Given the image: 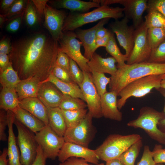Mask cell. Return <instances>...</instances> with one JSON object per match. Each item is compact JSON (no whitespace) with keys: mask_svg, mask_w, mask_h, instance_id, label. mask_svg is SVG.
I'll use <instances>...</instances> for the list:
<instances>
[{"mask_svg":"<svg viewBox=\"0 0 165 165\" xmlns=\"http://www.w3.org/2000/svg\"><path fill=\"white\" fill-rule=\"evenodd\" d=\"M59 48L51 36L37 33L12 43L9 56L21 80L35 77L42 82L55 66Z\"/></svg>","mask_w":165,"mask_h":165,"instance_id":"1","label":"cell"},{"mask_svg":"<svg viewBox=\"0 0 165 165\" xmlns=\"http://www.w3.org/2000/svg\"><path fill=\"white\" fill-rule=\"evenodd\" d=\"M117 68L115 74L111 76L109 88V91L115 92L117 94L134 80L151 75L165 74V63L147 61L130 65L126 64Z\"/></svg>","mask_w":165,"mask_h":165,"instance_id":"2","label":"cell"},{"mask_svg":"<svg viewBox=\"0 0 165 165\" xmlns=\"http://www.w3.org/2000/svg\"><path fill=\"white\" fill-rule=\"evenodd\" d=\"M124 10V8L102 5L89 12H70L65 20L63 31H72L86 24L105 18L118 20L123 16Z\"/></svg>","mask_w":165,"mask_h":165,"instance_id":"3","label":"cell"},{"mask_svg":"<svg viewBox=\"0 0 165 165\" xmlns=\"http://www.w3.org/2000/svg\"><path fill=\"white\" fill-rule=\"evenodd\" d=\"M164 117L163 112H159L151 107L144 106L140 109L138 117L129 121L127 125L135 128L142 129L151 138L165 145V133L158 127L159 122Z\"/></svg>","mask_w":165,"mask_h":165,"instance_id":"4","label":"cell"},{"mask_svg":"<svg viewBox=\"0 0 165 165\" xmlns=\"http://www.w3.org/2000/svg\"><path fill=\"white\" fill-rule=\"evenodd\" d=\"M141 138L138 134H111L95 151L99 160L106 162L117 159L132 145Z\"/></svg>","mask_w":165,"mask_h":165,"instance_id":"5","label":"cell"},{"mask_svg":"<svg viewBox=\"0 0 165 165\" xmlns=\"http://www.w3.org/2000/svg\"><path fill=\"white\" fill-rule=\"evenodd\" d=\"M163 75H151L134 80L126 86L118 94L117 105L120 110L131 97H141L149 93L153 89L160 87Z\"/></svg>","mask_w":165,"mask_h":165,"instance_id":"6","label":"cell"},{"mask_svg":"<svg viewBox=\"0 0 165 165\" xmlns=\"http://www.w3.org/2000/svg\"><path fill=\"white\" fill-rule=\"evenodd\" d=\"M14 124L18 131L17 140L21 163L22 165H31L36 158L38 146L35 135L15 118Z\"/></svg>","mask_w":165,"mask_h":165,"instance_id":"7","label":"cell"},{"mask_svg":"<svg viewBox=\"0 0 165 165\" xmlns=\"http://www.w3.org/2000/svg\"><path fill=\"white\" fill-rule=\"evenodd\" d=\"M93 116L88 112L86 116L78 125L68 128L63 136L65 142L75 143L88 148L97 133L93 124Z\"/></svg>","mask_w":165,"mask_h":165,"instance_id":"8","label":"cell"},{"mask_svg":"<svg viewBox=\"0 0 165 165\" xmlns=\"http://www.w3.org/2000/svg\"><path fill=\"white\" fill-rule=\"evenodd\" d=\"M61 50L75 61L83 72L91 73L86 59L81 52L82 45L72 31H63L58 41Z\"/></svg>","mask_w":165,"mask_h":165,"instance_id":"9","label":"cell"},{"mask_svg":"<svg viewBox=\"0 0 165 165\" xmlns=\"http://www.w3.org/2000/svg\"><path fill=\"white\" fill-rule=\"evenodd\" d=\"M35 139L47 158L54 160L65 142L64 137L58 135L48 125L35 134Z\"/></svg>","mask_w":165,"mask_h":165,"instance_id":"10","label":"cell"},{"mask_svg":"<svg viewBox=\"0 0 165 165\" xmlns=\"http://www.w3.org/2000/svg\"><path fill=\"white\" fill-rule=\"evenodd\" d=\"M148 28L144 21L134 31V47L126 64L147 62L150 55L151 49L148 40Z\"/></svg>","mask_w":165,"mask_h":165,"instance_id":"11","label":"cell"},{"mask_svg":"<svg viewBox=\"0 0 165 165\" xmlns=\"http://www.w3.org/2000/svg\"><path fill=\"white\" fill-rule=\"evenodd\" d=\"M101 6L119 4L124 6L125 16L132 20L135 29L144 22L142 15L147 7V0H95Z\"/></svg>","mask_w":165,"mask_h":165,"instance_id":"12","label":"cell"},{"mask_svg":"<svg viewBox=\"0 0 165 165\" xmlns=\"http://www.w3.org/2000/svg\"><path fill=\"white\" fill-rule=\"evenodd\" d=\"M83 72L84 80L79 86L87 105L88 112L93 118H101L103 117L101 106V96L92 82L91 73Z\"/></svg>","mask_w":165,"mask_h":165,"instance_id":"13","label":"cell"},{"mask_svg":"<svg viewBox=\"0 0 165 165\" xmlns=\"http://www.w3.org/2000/svg\"><path fill=\"white\" fill-rule=\"evenodd\" d=\"M129 21V19L125 16L121 20H115L110 24L111 31L116 35L120 46L125 51V55L127 58L134 47L135 29L133 25H128Z\"/></svg>","mask_w":165,"mask_h":165,"instance_id":"14","label":"cell"},{"mask_svg":"<svg viewBox=\"0 0 165 165\" xmlns=\"http://www.w3.org/2000/svg\"><path fill=\"white\" fill-rule=\"evenodd\" d=\"M67 16L65 11L46 5L44 13L45 25L56 42H58L63 33V27Z\"/></svg>","mask_w":165,"mask_h":165,"instance_id":"15","label":"cell"},{"mask_svg":"<svg viewBox=\"0 0 165 165\" xmlns=\"http://www.w3.org/2000/svg\"><path fill=\"white\" fill-rule=\"evenodd\" d=\"M71 157L83 158L94 164H98L99 162V159L95 150L75 143L65 142L58 154V160L62 163Z\"/></svg>","mask_w":165,"mask_h":165,"instance_id":"16","label":"cell"},{"mask_svg":"<svg viewBox=\"0 0 165 165\" xmlns=\"http://www.w3.org/2000/svg\"><path fill=\"white\" fill-rule=\"evenodd\" d=\"M109 19H103L90 28L86 29H79L75 32L76 38L80 41L83 46V55L87 59L89 60L95 52L96 34L97 31L104 27L108 23Z\"/></svg>","mask_w":165,"mask_h":165,"instance_id":"17","label":"cell"},{"mask_svg":"<svg viewBox=\"0 0 165 165\" xmlns=\"http://www.w3.org/2000/svg\"><path fill=\"white\" fill-rule=\"evenodd\" d=\"M63 96L64 94L53 83L40 82L37 97L47 108L58 107Z\"/></svg>","mask_w":165,"mask_h":165,"instance_id":"18","label":"cell"},{"mask_svg":"<svg viewBox=\"0 0 165 165\" xmlns=\"http://www.w3.org/2000/svg\"><path fill=\"white\" fill-rule=\"evenodd\" d=\"M117 96L118 94L115 92H107L101 97V106L103 116L120 121L123 116L118 107Z\"/></svg>","mask_w":165,"mask_h":165,"instance_id":"19","label":"cell"},{"mask_svg":"<svg viewBox=\"0 0 165 165\" xmlns=\"http://www.w3.org/2000/svg\"><path fill=\"white\" fill-rule=\"evenodd\" d=\"M8 137V165H22L20 154L16 143L13 128L15 117L12 111H7Z\"/></svg>","mask_w":165,"mask_h":165,"instance_id":"20","label":"cell"},{"mask_svg":"<svg viewBox=\"0 0 165 165\" xmlns=\"http://www.w3.org/2000/svg\"><path fill=\"white\" fill-rule=\"evenodd\" d=\"M115 59L112 57L104 58L95 52L89 60L88 64L91 73L94 71L101 73L114 75L117 70Z\"/></svg>","mask_w":165,"mask_h":165,"instance_id":"21","label":"cell"},{"mask_svg":"<svg viewBox=\"0 0 165 165\" xmlns=\"http://www.w3.org/2000/svg\"><path fill=\"white\" fill-rule=\"evenodd\" d=\"M52 6L57 9H65L71 12L86 13L91 8H97L101 5L94 0L85 1L80 0H56L49 1Z\"/></svg>","mask_w":165,"mask_h":165,"instance_id":"22","label":"cell"},{"mask_svg":"<svg viewBox=\"0 0 165 165\" xmlns=\"http://www.w3.org/2000/svg\"><path fill=\"white\" fill-rule=\"evenodd\" d=\"M19 106L49 125L47 108L38 98L32 97L19 100Z\"/></svg>","mask_w":165,"mask_h":165,"instance_id":"23","label":"cell"},{"mask_svg":"<svg viewBox=\"0 0 165 165\" xmlns=\"http://www.w3.org/2000/svg\"><path fill=\"white\" fill-rule=\"evenodd\" d=\"M12 112L16 119L35 134L41 130L46 125L41 120L19 106Z\"/></svg>","mask_w":165,"mask_h":165,"instance_id":"24","label":"cell"},{"mask_svg":"<svg viewBox=\"0 0 165 165\" xmlns=\"http://www.w3.org/2000/svg\"><path fill=\"white\" fill-rule=\"evenodd\" d=\"M49 82L54 84L64 94L74 97L85 99L80 87L74 82H66L60 80L55 77L51 73L48 78L41 82Z\"/></svg>","mask_w":165,"mask_h":165,"instance_id":"25","label":"cell"},{"mask_svg":"<svg viewBox=\"0 0 165 165\" xmlns=\"http://www.w3.org/2000/svg\"><path fill=\"white\" fill-rule=\"evenodd\" d=\"M40 82L38 79L35 77L21 80L15 88L19 100L29 97H37Z\"/></svg>","mask_w":165,"mask_h":165,"instance_id":"26","label":"cell"},{"mask_svg":"<svg viewBox=\"0 0 165 165\" xmlns=\"http://www.w3.org/2000/svg\"><path fill=\"white\" fill-rule=\"evenodd\" d=\"M47 109L49 125L58 135L63 137L67 128L61 109L59 107Z\"/></svg>","mask_w":165,"mask_h":165,"instance_id":"27","label":"cell"},{"mask_svg":"<svg viewBox=\"0 0 165 165\" xmlns=\"http://www.w3.org/2000/svg\"><path fill=\"white\" fill-rule=\"evenodd\" d=\"M19 100L15 88L2 87L0 95V108L12 111L19 106Z\"/></svg>","mask_w":165,"mask_h":165,"instance_id":"28","label":"cell"},{"mask_svg":"<svg viewBox=\"0 0 165 165\" xmlns=\"http://www.w3.org/2000/svg\"><path fill=\"white\" fill-rule=\"evenodd\" d=\"M20 81L17 72L11 62L6 68L0 71V82L2 87L15 88Z\"/></svg>","mask_w":165,"mask_h":165,"instance_id":"29","label":"cell"},{"mask_svg":"<svg viewBox=\"0 0 165 165\" xmlns=\"http://www.w3.org/2000/svg\"><path fill=\"white\" fill-rule=\"evenodd\" d=\"M143 146L142 138L138 140L129 148L118 158L123 165H134Z\"/></svg>","mask_w":165,"mask_h":165,"instance_id":"30","label":"cell"},{"mask_svg":"<svg viewBox=\"0 0 165 165\" xmlns=\"http://www.w3.org/2000/svg\"><path fill=\"white\" fill-rule=\"evenodd\" d=\"M107 52L116 60L117 67L125 65L128 58L126 55L122 54L117 44L114 34L112 32L109 41L105 46Z\"/></svg>","mask_w":165,"mask_h":165,"instance_id":"31","label":"cell"},{"mask_svg":"<svg viewBox=\"0 0 165 165\" xmlns=\"http://www.w3.org/2000/svg\"><path fill=\"white\" fill-rule=\"evenodd\" d=\"M61 110L67 128L79 124L88 112L86 108L77 110Z\"/></svg>","mask_w":165,"mask_h":165,"instance_id":"32","label":"cell"},{"mask_svg":"<svg viewBox=\"0 0 165 165\" xmlns=\"http://www.w3.org/2000/svg\"><path fill=\"white\" fill-rule=\"evenodd\" d=\"M87 107L85 102L82 99L64 94L59 108L65 110H77L85 109Z\"/></svg>","mask_w":165,"mask_h":165,"instance_id":"33","label":"cell"},{"mask_svg":"<svg viewBox=\"0 0 165 165\" xmlns=\"http://www.w3.org/2000/svg\"><path fill=\"white\" fill-rule=\"evenodd\" d=\"M144 21L147 28L165 29V17L159 12L153 10L148 12Z\"/></svg>","mask_w":165,"mask_h":165,"instance_id":"34","label":"cell"},{"mask_svg":"<svg viewBox=\"0 0 165 165\" xmlns=\"http://www.w3.org/2000/svg\"><path fill=\"white\" fill-rule=\"evenodd\" d=\"M147 38L152 50L156 48L165 39V29L161 28H148Z\"/></svg>","mask_w":165,"mask_h":165,"instance_id":"35","label":"cell"},{"mask_svg":"<svg viewBox=\"0 0 165 165\" xmlns=\"http://www.w3.org/2000/svg\"><path fill=\"white\" fill-rule=\"evenodd\" d=\"M91 76L92 82L98 93L101 97L107 92V85L111 81V77L106 76L105 74L92 72Z\"/></svg>","mask_w":165,"mask_h":165,"instance_id":"36","label":"cell"},{"mask_svg":"<svg viewBox=\"0 0 165 165\" xmlns=\"http://www.w3.org/2000/svg\"><path fill=\"white\" fill-rule=\"evenodd\" d=\"M24 13L27 25L30 27L35 26L39 17L31 0L27 1Z\"/></svg>","mask_w":165,"mask_h":165,"instance_id":"37","label":"cell"},{"mask_svg":"<svg viewBox=\"0 0 165 165\" xmlns=\"http://www.w3.org/2000/svg\"><path fill=\"white\" fill-rule=\"evenodd\" d=\"M147 62L165 63V39L152 51Z\"/></svg>","mask_w":165,"mask_h":165,"instance_id":"38","label":"cell"},{"mask_svg":"<svg viewBox=\"0 0 165 165\" xmlns=\"http://www.w3.org/2000/svg\"><path fill=\"white\" fill-rule=\"evenodd\" d=\"M69 73L72 80L79 86L82 82L84 78L83 72L77 64L71 58L70 60Z\"/></svg>","mask_w":165,"mask_h":165,"instance_id":"39","label":"cell"},{"mask_svg":"<svg viewBox=\"0 0 165 165\" xmlns=\"http://www.w3.org/2000/svg\"><path fill=\"white\" fill-rule=\"evenodd\" d=\"M27 2L24 0H16L6 13L2 14L8 19L20 14L25 11Z\"/></svg>","mask_w":165,"mask_h":165,"instance_id":"40","label":"cell"},{"mask_svg":"<svg viewBox=\"0 0 165 165\" xmlns=\"http://www.w3.org/2000/svg\"><path fill=\"white\" fill-rule=\"evenodd\" d=\"M51 73L60 80L66 82H74L71 77L69 72L56 64Z\"/></svg>","mask_w":165,"mask_h":165,"instance_id":"41","label":"cell"},{"mask_svg":"<svg viewBox=\"0 0 165 165\" xmlns=\"http://www.w3.org/2000/svg\"><path fill=\"white\" fill-rule=\"evenodd\" d=\"M157 11L165 17V0H148L147 12L151 10Z\"/></svg>","mask_w":165,"mask_h":165,"instance_id":"42","label":"cell"},{"mask_svg":"<svg viewBox=\"0 0 165 165\" xmlns=\"http://www.w3.org/2000/svg\"><path fill=\"white\" fill-rule=\"evenodd\" d=\"M155 164L152 151L148 145H145L142 156L137 165H155Z\"/></svg>","mask_w":165,"mask_h":165,"instance_id":"43","label":"cell"},{"mask_svg":"<svg viewBox=\"0 0 165 165\" xmlns=\"http://www.w3.org/2000/svg\"><path fill=\"white\" fill-rule=\"evenodd\" d=\"M6 126H8L7 112L3 109L0 111V140L6 141L8 139L5 132Z\"/></svg>","mask_w":165,"mask_h":165,"instance_id":"44","label":"cell"},{"mask_svg":"<svg viewBox=\"0 0 165 165\" xmlns=\"http://www.w3.org/2000/svg\"><path fill=\"white\" fill-rule=\"evenodd\" d=\"M152 152L156 164L165 163V149L161 145L156 144Z\"/></svg>","mask_w":165,"mask_h":165,"instance_id":"45","label":"cell"},{"mask_svg":"<svg viewBox=\"0 0 165 165\" xmlns=\"http://www.w3.org/2000/svg\"><path fill=\"white\" fill-rule=\"evenodd\" d=\"M70 58L65 53L59 48L56 64L57 65L69 72Z\"/></svg>","mask_w":165,"mask_h":165,"instance_id":"46","label":"cell"},{"mask_svg":"<svg viewBox=\"0 0 165 165\" xmlns=\"http://www.w3.org/2000/svg\"><path fill=\"white\" fill-rule=\"evenodd\" d=\"M25 11L20 14L17 15L11 20L6 27V30L8 31L15 32L18 30L20 26Z\"/></svg>","mask_w":165,"mask_h":165,"instance_id":"47","label":"cell"},{"mask_svg":"<svg viewBox=\"0 0 165 165\" xmlns=\"http://www.w3.org/2000/svg\"><path fill=\"white\" fill-rule=\"evenodd\" d=\"M83 158L76 157H71L65 161L60 163L59 165H105L103 163L97 164H90Z\"/></svg>","mask_w":165,"mask_h":165,"instance_id":"48","label":"cell"},{"mask_svg":"<svg viewBox=\"0 0 165 165\" xmlns=\"http://www.w3.org/2000/svg\"><path fill=\"white\" fill-rule=\"evenodd\" d=\"M37 12L40 17L44 16V11L48 0H32Z\"/></svg>","mask_w":165,"mask_h":165,"instance_id":"49","label":"cell"},{"mask_svg":"<svg viewBox=\"0 0 165 165\" xmlns=\"http://www.w3.org/2000/svg\"><path fill=\"white\" fill-rule=\"evenodd\" d=\"M12 50V44L8 38H3L0 42V53L9 55Z\"/></svg>","mask_w":165,"mask_h":165,"instance_id":"50","label":"cell"},{"mask_svg":"<svg viewBox=\"0 0 165 165\" xmlns=\"http://www.w3.org/2000/svg\"><path fill=\"white\" fill-rule=\"evenodd\" d=\"M46 159L41 147L38 145L36 158L31 165H46Z\"/></svg>","mask_w":165,"mask_h":165,"instance_id":"51","label":"cell"},{"mask_svg":"<svg viewBox=\"0 0 165 165\" xmlns=\"http://www.w3.org/2000/svg\"><path fill=\"white\" fill-rule=\"evenodd\" d=\"M112 31L109 30L108 33L104 37L96 39L95 43V50L101 47H105L107 45L109 39Z\"/></svg>","mask_w":165,"mask_h":165,"instance_id":"52","label":"cell"},{"mask_svg":"<svg viewBox=\"0 0 165 165\" xmlns=\"http://www.w3.org/2000/svg\"><path fill=\"white\" fill-rule=\"evenodd\" d=\"M156 90L160 93L164 98V103L163 112L164 114L165 117L160 121L158 124V127L161 131L165 133V89L160 87Z\"/></svg>","mask_w":165,"mask_h":165,"instance_id":"53","label":"cell"},{"mask_svg":"<svg viewBox=\"0 0 165 165\" xmlns=\"http://www.w3.org/2000/svg\"><path fill=\"white\" fill-rule=\"evenodd\" d=\"M10 63L8 55L0 53V71L6 68Z\"/></svg>","mask_w":165,"mask_h":165,"instance_id":"54","label":"cell"},{"mask_svg":"<svg viewBox=\"0 0 165 165\" xmlns=\"http://www.w3.org/2000/svg\"><path fill=\"white\" fill-rule=\"evenodd\" d=\"M16 0H3L2 1L1 9L3 13H6Z\"/></svg>","mask_w":165,"mask_h":165,"instance_id":"55","label":"cell"},{"mask_svg":"<svg viewBox=\"0 0 165 165\" xmlns=\"http://www.w3.org/2000/svg\"><path fill=\"white\" fill-rule=\"evenodd\" d=\"M7 156V148H4L0 156V165H8Z\"/></svg>","mask_w":165,"mask_h":165,"instance_id":"56","label":"cell"},{"mask_svg":"<svg viewBox=\"0 0 165 165\" xmlns=\"http://www.w3.org/2000/svg\"><path fill=\"white\" fill-rule=\"evenodd\" d=\"M109 30L105 28L104 26L100 28L96 34V39L102 38L105 36L108 33Z\"/></svg>","mask_w":165,"mask_h":165,"instance_id":"57","label":"cell"},{"mask_svg":"<svg viewBox=\"0 0 165 165\" xmlns=\"http://www.w3.org/2000/svg\"><path fill=\"white\" fill-rule=\"evenodd\" d=\"M105 165H123L118 159H116L106 162Z\"/></svg>","mask_w":165,"mask_h":165,"instance_id":"58","label":"cell"},{"mask_svg":"<svg viewBox=\"0 0 165 165\" xmlns=\"http://www.w3.org/2000/svg\"><path fill=\"white\" fill-rule=\"evenodd\" d=\"M8 20V19L4 17L2 14L0 15V26L1 27L2 26L3 23L6 21Z\"/></svg>","mask_w":165,"mask_h":165,"instance_id":"59","label":"cell"},{"mask_svg":"<svg viewBox=\"0 0 165 165\" xmlns=\"http://www.w3.org/2000/svg\"><path fill=\"white\" fill-rule=\"evenodd\" d=\"M160 87L165 89V74L163 75L160 83Z\"/></svg>","mask_w":165,"mask_h":165,"instance_id":"60","label":"cell"},{"mask_svg":"<svg viewBox=\"0 0 165 165\" xmlns=\"http://www.w3.org/2000/svg\"><path fill=\"white\" fill-rule=\"evenodd\" d=\"M155 165H161L160 163L156 164Z\"/></svg>","mask_w":165,"mask_h":165,"instance_id":"61","label":"cell"},{"mask_svg":"<svg viewBox=\"0 0 165 165\" xmlns=\"http://www.w3.org/2000/svg\"><path fill=\"white\" fill-rule=\"evenodd\" d=\"M164 148L165 149V148Z\"/></svg>","mask_w":165,"mask_h":165,"instance_id":"62","label":"cell"}]
</instances>
